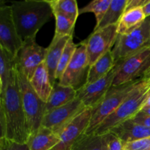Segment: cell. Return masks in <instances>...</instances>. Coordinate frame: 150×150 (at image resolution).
I'll use <instances>...</instances> for the list:
<instances>
[{"instance_id": "cell-1", "label": "cell", "mask_w": 150, "mask_h": 150, "mask_svg": "<svg viewBox=\"0 0 150 150\" xmlns=\"http://www.w3.org/2000/svg\"><path fill=\"white\" fill-rule=\"evenodd\" d=\"M7 124V139L26 144L29 132L22 104L17 76V64L11 72L0 96Z\"/></svg>"}, {"instance_id": "cell-2", "label": "cell", "mask_w": 150, "mask_h": 150, "mask_svg": "<svg viewBox=\"0 0 150 150\" xmlns=\"http://www.w3.org/2000/svg\"><path fill=\"white\" fill-rule=\"evenodd\" d=\"M18 34L22 41L35 38L37 33L54 16L49 1L26 0L10 5Z\"/></svg>"}, {"instance_id": "cell-3", "label": "cell", "mask_w": 150, "mask_h": 150, "mask_svg": "<svg viewBox=\"0 0 150 150\" xmlns=\"http://www.w3.org/2000/svg\"><path fill=\"white\" fill-rule=\"evenodd\" d=\"M149 95L150 77H144L131 95L100 125L93 133L105 134L118 125L134 117L142 109Z\"/></svg>"}, {"instance_id": "cell-4", "label": "cell", "mask_w": 150, "mask_h": 150, "mask_svg": "<svg viewBox=\"0 0 150 150\" xmlns=\"http://www.w3.org/2000/svg\"><path fill=\"white\" fill-rule=\"evenodd\" d=\"M142 79L120 86H111L103 99L92 108L90 122L84 135L92 134L100 125L131 95Z\"/></svg>"}, {"instance_id": "cell-5", "label": "cell", "mask_w": 150, "mask_h": 150, "mask_svg": "<svg viewBox=\"0 0 150 150\" xmlns=\"http://www.w3.org/2000/svg\"><path fill=\"white\" fill-rule=\"evenodd\" d=\"M17 76L22 104L30 136L35 134L41 127L42 119L45 115V103L38 97L32 89L29 81L18 67Z\"/></svg>"}, {"instance_id": "cell-6", "label": "cell", "mask_w": 150, "mask_h": 150, "mask_svg": "<svg viewBox=\"0 0 150 150\" xmlns=\"http://www.w3.org/2000/svg\"><path fill=\"white\" fill-rule=\"evenodd\" d=\"M150 47V17L126 35H118L111 52L116 62Z\"/></svg>"}, {"instance_id": "cell-7", "label": "cell", "mask_w": 150, "mask_h": 150, "mask_svg": "<svg viewBox=\"0 0 150 150\" xmlns=\"http://www.w3.org/2000/svg\"><path fill=\"white\" fill-rule=\"evenodd\" d=\"M119 62V70L112 86L125 84L144 78L150 69V47Z\"/></svg>"}, {"instance_id": "cell-8", "label": "cell", "mask_w": 150, "mask_h": 150, "mask_svg": "<svg viewBox=\"0 0 150 150\" xmlns=\"http://www.w3.org/2000/svg\"><path fill=\"white\" fill-rule=\"evenodd\" d=\"M89 67L86 45L83 41L77 44L71 61L57 82L62 86H70L79 90L86 83Z\"/></svg>"}, {"instance_id": "cell-9", "label": "cell", "mask_w": 150, "mask_h": 150, "mask_svg": "<svg viewBox=\"0 0 150 150\" xmlns=\"http://www.w3.org/2000/svg\"><path fill=\"white\" fill-rule=\"evenodd\" d=\"M83 103L75 98L69 103L59 107L44 115L41 126L49 129L59 136L61 132L81 113L86 109Z\"/></svg>"}, {"instance_id": "cell-10", "label": "cell", "mask_w": 150, "mask_h": 150, "mask_svg": "<svg viewBox=\"0 0 150 150\" xmlns=\"http://www.w3.org/2000/svg\"><path fill=\"white\" fill-rule=\"evenodd\" d=\"M117 36V24L111 25L94 31L88 39L83 41L86 45L88 61L90 67L98 59L112 50Z\"/></svg>"}, {"instance_id": "cell-11", "label": "cell", "mask_w": 150, "mask_h": 150, "mask_svg": "<svg viewBox=\"0 0 150 150\" xmlns=\"http://www.w3.org/2000/svg\"><path fill=\"white\" fill-rule=\"evenodd\" d=\"M46 52L47 48L38 45L35 38H29L23 41V45L18 53L16 60L18 68L29 81L37 68L44 62Z\"/></svg>"}, {"instance_id": "cell-12", "label": "cell", "mask_w": 150, "mask_h": 150, "mask_svg": "<svg viewBox=\"0 0 150 150\" xmlns=\"http://www.w3.org/2000/svg\"><path fill=\"white\" fill-rule=\"evenodd\" d=\"M119 70V62L104 77L90 83H85L76 91V98L88 108H93L104 98L112 86L114 77Z\"/></svg>"}, {"instance_id": "cell-13", "label": "cell", "mask_w": 150, "mask_h": 150, "mask_svg": "<svg viewBox=\"0 0 150 150\" xmlns=\"http://www.w3.org/2000/svg\"><path fill=\"white\" fill-rule=\"evenodd\" d=\"M23 45L13 20L10 5L0 4V46L16 59Z\"/></svg>"}, {"instance_id": "cell-14", "label": "cell", "mask_w": 150, "mask_h": 150, "mask_svg": "<svg viewBox=\"0 0 150 150\" xmlns=\"http://www.w3.org/2000/svg\"><path fill=\"white\" fill-rule=\"evenodd\" d=\"M92 109L86 108L76 117L59 134V142L52 150H70L85 134L89 127Z\"/></svg>"}, {"instance_id": "cell-15", "label": "cell", "mask_w": 150, "mask_h": 150, "mask_svg": "<svg viewBox=\"0 0 150 150\" xmlns=\"http://www.w3.org/2000/svg\"><path fill=\"white\" fill-rule=\"evenodd\" d=\"M71 37H57L54 36L49 46L47 48L46 56L44 63L45 64L50 80L54 85L56 81V71L59 60L62 55L65 45Z\"/></svg>"}, {"instance_id": "cell-16", "label": "cell", "mask_w": 150, "mask_h": 150, "mask_svg": "<svg viewBox=\"0 0 150 150\" xmlns=\"http://www.w3.org/2000/svg\"><path fill=\"white\" fill-rule=\"evenodd\" d=\"M109 132L120 138L124 144L150 136V128L136 123L132 119L123 122Z\"/></svg>"}, {"instance_id": "cell-17", "label": "cell", "mask_w": 150, "mask_h": 150, "mask_svg": "<svg viewBox=\"0 0 150 150\" xmlns=\"http://www.w3.org/2000/svg\"><path fill=\"white\" fill-rule=\"evenodd\" d=\"M76 98V90L73 88L62 86L57 81L55 82L49 98L45 103V114L69 103Z\"/></svg>"}, {"instance_id": "cell-18", "label": "cell", "mask_w": 150, "mask_h": 150, "mask_svg": "<svg viewBox=\"0 0 150 150\" xmlns=\"http://www.w3.org/2000/svg\"><path fill=\"white\" fill-rule=\"evenodd\" d=\"M31 86L37 95L43 102L46 103L53 89L48 70L45 63L42 62L29 80Z\"/></svg>"}, {"instance_id": "cell-19", "label": "cell", "mask_w": 150, "mask_h": 150, "mask_svg": "<svg viewBox=\"0 0 150 150\" xmlns=\"http://www.w3.org/2000/svg\"><path fill=\"white\" fill-rule=\"evenodd\" d=\"M59 142V136L49 129L41 126L39 130L29 136L27 145L30 150H51Z\"/></svg>"}, {"instance_id": "cell-20", "label": "cell", "mask_w": 150, "mask_h": 150, "mask_svg": "<svg viewBox=\"0 0 150 150\" xmlns=\"http://www.w3.org/2000/svg\"><path fill=\"white\" fill-rule=\"evenodd\" d=\"M116 63L111 51H108L89 67L86 83H93L104 77L114 68Z\"/></svg>"}, {"instance_id": "cell-21", "label": "cell", "mask_w": 150, "mask_h": 150, "mask_svg": "<svg viewBox=\"0 0 150 150\" xmlns=\"http://www.w3.org/2000/svg\"><path fill=\"white\" fill-rule=\"evenodd\" d=\"M146 19L142 7L125 11L117 23L118 35H126L139 27Z\"/></svg>"}, {"instance_id": "cell-22", "label": "cell", "mask_w": 150, "mask_h": 150, "mask_svg": "<svg viewBox=\"0 0 150 150\" xmlns=\"http://www.w3.org/2000/svg\"><path fill=\"white\" fill-rule=\"evenodd\" d=\"M127 2V0H111V4L106 13L99 24L95 26L94 31L117 24L125 11Z\"/></svg>"}, {"instance_id": "cell-23", "label": "cell", "mask_w": 150, "mask_h": 150, "mask_svg": "<svg viewBox=\"0 0 150 150\" xmlns=\"http://www.w3.org/2000/svg\"><path fill=\"white\" fill-rule=\"evenodd\" d=\"M70 150H107L106 134L83 135Z\"/></svg>"}, {"instance_id": "cell-24", "label": "cell", "mask_w": 150, "mask_h": 150, "mask_svg": "<svg viewBox=\"0 0 150 150\" xmlns=\"http://www.w3.org/2000/svg\"><path fill=\"white\" fill-rule=\"evenodd\" d=\"M53 13H58L76 21L79 10L76 0H51L49 1Z\"/></svg>"}, {"instance_id": "cell-25", "label": "cell", "mask_w": 150, "mask_h": 150, "mask_svg": "<svg viewBox=\"0 0 150 150\" xmlns=\"http://www.w3.org/2000/svg\"><path fill=\"white\" fill-rule=\"evenodd\" d=\"M111 2V0H94L79 10V14L86 13H94L96 18V26H98L106 13Z\"/></svg>"}, {"instance_id": "cell-26", "label": "cell", "mask_w": 150, "mask_h": 150, "mask_svg": "<svg viewBox=\"0 0 150 150\" xmlns=\"http://www.w3.org/2000/svg\"><path fill=\"white\" fill-rule=\"evenodd\" d=\"M16 66V60L6 50L0 46V77L3 88L7 83L10 75Z\"/></svg>"}, {"instance_id": "cell-27", "label": "cell", "mask_w": 150, "mask_h": 150, "mask_svg": "<svg viewBox=\"0 0 150 150\" xmlns=\"http://www.w3.org/2000/svg\"><path fill=\"white\" fill-rule=\"evenodd\" d=\"M56 21L55 35L57 37H73L76 22L58 13H54Z\"/></svg>"}, {"instance_id": "cell-28", "label": "cell", "mask_w": 150, "mask_h": 150, "mask_svg": "<svg viewBox=\"0 0 150 150\" xmlns=\"http://www.w3.org/2000/svg\"><path fill=\"white\" fill-rule=\"evenodd\" d=\"M76 48H77V44L74 43L73 40V37H71L66 44L65 48L63 51L62 55L57 66V71H56V81H59V80L62 78L69 63L71 61V59L74 54Z\"/></svg>"}, {"instance_id": "cell-29", "label": "cell", "mask_w": 150, "mask_h": 150, "mask_svg": "<svg viewBox=\"0 0 150 150\" xmlns=\"http://www.w3.org/2000/svg\"><path fill=\"white\" fill-rule=\"evenodd\" d=\"M7 124L3 108L2 102L0 98V150L2 149L7 142Z\"/></svg>"}, {"instance_id": "cell-30", "label": "cell", "mask_w": 150, "mask_h": 150, "mask_svg": "<svg viewBox=\"0 0 150 150\" xmlns=\"http://www.w3.org/2000/svg\"><path fill=\"white\" fill-rule=\"evenodd\" d=\"M124 150H150V136L125 143L124 144Z\"/></svg>"}, {"instance_id": "cell-31", "label": "cell", "mask_w": 150, "mask_h": 150, "mask_svg": "<svg viewBox=\"0 0 150 150\" xmlns=\"http://www.w3.org/2000/svg\"><path fill=\"white\" fill-rule=\"evenodd\" d=\"M107 137V150H124V142L114 133H105Z\"/></svg>"}, {"instance_id": "cell-32", "label": "cell", "mask_w": 150, "mask_h": 150, "mask_svg": "<svg viewBox=\"0 0 150 150\" xmlns=\"http://www.w3.org/2000/svg\"><path fill=\"white\" fill-rule=\"evenodd\" d=\"M1 150H30L27 144H21L7 140Z\"/></svg>"}, {"instance_id": "cell-33", "label": "cell", "mask_w": 150, "mask_h": 150, "mask_svg": "<svg viewBox=\"0 0 150 150\" xmlns=\"http://www.w3.org/2000/svg\"><path fill=\"white\" fill-rule=\"evenodd\" d=\"M132 120L137 124L142 125L150 128V116L146 115L141 111H139L134 117H133Z\"/></svg>"}, {"instance_id": "cell-34", "label": "cell", "mask_w": 150, "mask_h": 150, "mask_svg": "<svg viewBox=\"0 0 150 150\" xmlns=\"http://www.w3.org/2000/svg\"><path fill=\"white\" fill-rule=\"evenodd\" d=\"M146 1L147 0H127L125 11L142 7Z\"/></svg>"}, {"instance_id": "cell-35", "label": "cell", "mask_w": 150, "mask_h": 150, "mask_svg": "<svg viewBox=\"0 0 150 150\" xmlns=\"http://www.w3.org/2000/svg\"><path fill=\"white\" fill-rule=\"evenodd\" d=\"M145 17H150V0H147L144 5L142 7Z\"/></svg>"}, {"instance_id": "cell-36", "label": "cell", "mask_w": 150, "mask_h": 150, "mask_svg": "<svg viewBox=\"0 0 150 150\" xmlns=\"http://www.w3.org/2000/svg\"><path fill=\"white\" fill-rule=\"evenodd\" d=\"M140 111L146 115L150 116V107H144Z\"/></svg>"}, {"instance_id": "cell-37", "label": "cell", "mask_w": 150, "mask_h": 150, "mask_svg": "<svg viewBox=\"0 0 150 150\" xmlns=\"http://www.w3.org/2000/svg\"><path fill=\"white\" fill-rule=\"evenodd\" d=\"M144 107H150V95H149V97H148L147 100H146V103H144ZM143 107V108H144Z\"/></svg>"}, {"instance_id": "cell-38", "label": "cell", "mask_w": 150, "mask_h": 150, "mask_svg": "<svg viewBox=\"0 0 150 150\" xmlns=\"http://www.w3.org/2000/svg\"><path fill=\"white\" fill-rule=\"evenodd\" d=\"M3 91V83H2V81H1V77H0V96H1V93H2Z\"/></svg>"}, {"instance_id": "cell-39", "label": "cell", "mask_w": 150, "mask_h": 150, "mask_svg": "<svg viewBox=\"0 0 150 150\" xmlns=\"http://www.w3.org/2000/svg\"><path fill=\"white\" fill-rule=\"evenodd\" d=\"M145 77H150V69L149 70V71L147 72V73L146 74Z\"/></svg>"}, {"instance_id": "cell-40", "label": "cell", "mask_w": 150, "mask_h": 150, "mask_svg": "<svg viewBox=\"0 0 150 150\" xmlns=\"http://www.w3.org/2000/svg\"><path fill=\"white\" fill-rule=\"evenodd\" d=\"M51 150H52V149H51Z\"/></svg>"}]
</instances>
